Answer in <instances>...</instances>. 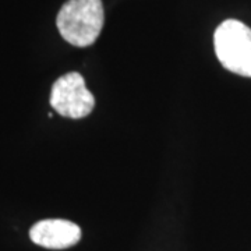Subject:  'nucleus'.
<instances>
[{"instance_id":"nucleus-1","label":"nucleus","mask_w":251,"mask_h":251,"mask_svg":"<svg viewBox=\"0 0 251 251\" xmlns=\"http://www.w3.org/2000/svg\"><path fill=\"white\" fill-rule=\"evenodd\" d=\"M103 21L102 0H69L59 11L56 25L64 41L85 48L98 39Z\"/></svg>"},{"instance_id":"nucleus-2","label":"nucleus","mask_w":251,"mask_h":251,"mask_svg":"<svg viewBox=\"0 0 251 251\" xmlns=\"http://www.w3.org/2000/svg\"><path fill=\"white\" fill-rule=\"evenodd\" d=\"M214 45L226 70L251 77V28L242 21L226 20L216 28Z\"/></svg>"},{"instance_id":"nucleus-3","label":"nucleus","mask_w":251,"mask_h":251,"mask_svg":"<svg viewBox=\"0 0 251 251\" xmlns=\"http://www.w3.org/2000/svg\"><path fill=\"white\" fill-rule=\"evenodd\" d=\"M50 106L60 116L82 119L95 106V99L80 73H67L54 81L50 91Z\"/></svg>"},{"instance_id":"nucleus-4","label":"nucleus","mask_w":251,"mask_h":251,"mask_svg":"<svg viewBox=\"0 0 251 251\" xmlns=\"http://www.w3.org/2000/svg\"><path fill=\"white\" fill-rule=\"evenodd\" d=\"M29 237L36 246L49 250H64L80 242L81 229L78 225L66 219H44L31 227Z\"/></svg>"}]
</instances>
